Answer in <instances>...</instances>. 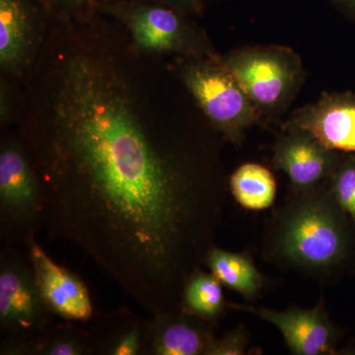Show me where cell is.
I'll list each match as a JSON object with an SVG mask.
<instances>
[{
  "label": "cell",
  "mask_w": 355,
  "mask_h": 355,
  "mask_svg": "<svg viewBox=\"0 0 355 355\" xmlns=\"http://www.w3.org/2000/svg\"><path fill=\"white\" fill-rule=\"evenodd\" d=\"M22 141L42 229L78 248L151 315L180 308L225 205L216 147L144 114L130 76L92 44L55 55Z\"/></svg>",
  "instance_id": "6da1fadb"
},
{
  "label": "cell",
  "mask_w": 355,
  "mask_h": 355,
  "mask_svg": "<svg viewBox=\"0 0 355 355\" xmlns=\"http://www.w3.org/2000/svg\"><path fill=\"white\" fill-rule=\"evenodd\" d=\"M266 237L268 257L301 272L328 275L355 253V226L324 183L291 191L272 216Z\"/></svg>",
  "instance_id": "7a4b0ae2"
},
{
  "label": "cell",
  "mask_w": 355,
  "mask_h": 355,
  "mask_svg": "<svg viewBox=\"0 0 355 355\" xmlns=\"http://www.w3.org/2000/svg\"><path fill=\"white\" fill-rule=\"evenodd\" d=\"M219 62L241 85L261 123L286 113L305 83L300 55L280 44L241 46L219 58Z\"/></svg>",
  "instance_id": "3957f363"
},
{
  "label": "cell",
  "mask_w": 355,
  "mask_h": 355,
  "mask_svg": "<svg viewBox=\"0 0 355 355\" xmlns=\"http://www.w3.org/2000/svg\"><path fill=\"white\" fill-rule=\"evenodd\" d=\"M42 300L27 247L4 245L0 254V354L19 355L53 323Z\"/></svg>",
  "instance_id": "277c9868"
},
{
  "label": "cell",
  "mask_w": 355,
  "mask_h": 355,
  "mask_svg": "<svg viewBox=\"0 0 355 355\" xmlns=\"http://www.w3.org/2000/svg\"><path fill=\"white\" fill-rule=\"evenodd\" d=\"M180 73L210 125L228 141L240 146L247 130L261 123L253 103L219 58H187Z\"/></svg>",
  "instance_id": "5b68a950"
},
{
  "label": "cell",
  "mask_w": 355,
  "mask_h": 355,
  "mask_svg": "<svg viewBox=\"0 0 355 355\" xmlns=\"http://www.w3.org/2000/svg\"><path fill=\"white\" fill-rule=\"evenodd\" d=\"M127 28L133 46L144 53H179L186 58L218 60L209 40L189 17L171 7L128 0L112 12Z\"/></svg>",
  "instance_id": "8992f818"
},
{
  "label": "cell",
  "mask_w": 355,
  "mask_h": 355,
  "mask_svg": "<svg viewBox=\"0 0 355 355\" xmlns=\"http://www.w3.org/2000/svg\"><path fill=\"white\" fill-rule=\"evenodd\" d=\"M42 229L38 177L22 139L0 149V235L4 245L27 247Z\"/></svg>",
  "instance_id": "52a82bcc"
},
{
  "label": "cell",
  "mask_w": 355,
  "mask_h": 355,
  "mask_svg": "<svg viewBox=\"0 0 355 355\" xmlns=\"http://www.w3.org/2000/svg\"><path fill=\"white\" fill-rule=\"evenodd\" d=\"M229 307L260 318L277 329L291 354L296 355L340 354L338 349L340 331L329 318L323 302L310 309L286 310L229 303Z\"/></svg>",
  "instance_id": "ba28073f"
},
{
  "label": "cell",
  "mask_w": 355,
  "mask_h": 355,
  "mask_svg": "<svg viewBox=\"0 0 355 355\" xmlns=\"http://www.w3.org/2000/svg\"><path fill=\"white\" fill-rule=\"evenodd\" d=\"M40 295L46 309L64 321L85 323L94 317L87 286L76 273L58 265L33 238L27 244Z\"/></svg>",
  "instance_id": "9c48e42d"
},
{
  "label": "cell",
  "mask_w": 355,
  "mask_h": 355,
  "mask_svg": "<svg viewBox=\"0 0 355 355\" xmlns=\"http://www.w3.org/2000/svg\"><path fill=\"white\" fill-rule=\"evenodd\" d=\"M282 130H304L331 150L355 155V93L324 92L295 110Z\"/></svg>",
  "instance_id": "30bf717a"
},
{
  "label": "cell",
  "mask_w": 355,
  "mask_h": 355,
  "mask_svg": "<svg viewBox=\"0 0 355 355\" xmlns=\"http://www.w3.org/2000/svg\"><path fill=\"white\" fill-rule=\"evenodd\" d=\"M340 155L309 132L282 130L273 146L272 164L288 178L291 191H303L324 183Z\"/></svg>",
  "instance_id": "8fae6325"
},
{
  "label": "cell",
  "mask_w": 355,
  "mask_h": 355,
  "mask_svg": "<svg viewBox=\"0 0 355 355\" xmlns=\"http://www.w3.org/2000/svg\"><path fill=\"white\" fill-rule=\"evenodd\" d=\"M44 14L38 0H0V65L6 73L31 64Z\"/></svg>",
  "instance_id": "7c38bea8"
},
{
  "label": "cell",
  "mask_w": 355,
  "mask_h": 355,
  "mask_svg": "<svg viewBox=\"0 0 355 355\" xmlns=\"http://www.w3.org/2000/svg\"><path fill=\"white\" fill-rule=\"evenodd\" d=\"M216 336L214 322L180 308L163 311L148 320L144 355H207Z\"/></svg>",
  "instance_id": "4fadbf2b"
},
{
  "label": "cell",
  "mask_w": 355,
  "mask_h": 355,
  "mask_svg": "<svg viewBox=\"0 0 355 355\" xmlns=\"http://www.w3.org/2000/svg\"><path fill=\"white\" fill-rule=\"evenodd\" d=\"M148 320L125 307L103 314L89 329L95 354L144 355Z\"/></svg>",
  "instance_id": "5bb4252c"
},
{
  "label": "cell",
  "mask_w": 355,
  "mask_h": 355,
  "mask_svg": "<svg viewBox=\"0 0 355 355\" xmlns=\"http://www.w3.org/2000/svg\"><path fill=\"white\" fill-rule=\"evenodd\" d=\"M205 265L221 282L247 300H253L263 287V275L246 254L232 253L212 247L205 259Z\"/></svg>",
  "instance_id": "9a60e30c"
},
{
  "label": "cell",
  "mask_w": 355,
  "mask_h": 355,
  "mask_svg": "<svg viewBox=\"0 0 355 355\" xmlns=\"http://www.w3.org/2000/svg\"><path fill=\"white\" fill-rule=\"evenodd\" d=\"M228 188L238 205L247 210L270 209L277 197L275 176L259 163L239 166L229 177Z\"/></svg>",
  "instance_id": "2e32d148"
},
{
  "label": "cell",
  "mask_w": 355,
  "mask_h": 355,
  "mask_svg": "<svg viewBox=\"0 0 355 355\" xmlns=\"http://www.w3.org/2000/svg\"><path fill=\"white\" fill-rule=\"evenodd\" d=\"M95 354L90 331L76 322L51 324L20 350L19 355Z\"/></svg>",
  "instance_id": "e0dca14e"
},
{
  "label": "cell",
  "mask_w": 355,
  "mask_h": 355,
  "mask_svg": "<svg viewBox=\"0 0 355 355\" xmlns=\"http://www.w3.org/2000/svg\"><path fill=\"white\" fill-rule=\"evenodd\" d=\"M222 286L211 272L198 268L184 282L180 309L207 321L216 322L228 306Z\"/></svg>",
  "instance_id": "ac0fdd59"
},
{
  "label": "cell",
  "mask_w": 355,
  "mask_h": 355,
  "mask_svg": "<svg viewBox=\"0 0 355 355\" xmlns=\"http://www.w3.org/2000/svg\"><path fill=\"white\" fill-rule=\"evenodd\" d=\"M128 0H38L49 15L58 20L86 22L99 14L114 12Z\"/></svg>",
  "instance_id": "d6986e66"
},
{
  "label": "cell",
  "mask_w": 355,
  "mask_h": 355,
  "mask_svg": "<svg viewBox=\"0 0 355 355\" xmlns=\"http://www.w3.org/2000/svg\"><path fill=\"white\" fill-rule=\"evenodd\" d=\"M329 190L355 226V155L342 153L330 178Z\"/></svg>",
  "instance_id": "ffe728a7"
},
{
  "label": "cell",
  "mask_w": 355,
  "mask_h": 355,
  "mask_svg": "<svg viewBox=\"0 0 355 355\" xmlns=\"http://www.w3.org/2000/svg\"><path fill=\"white\" fill-rule=\"evenodd\" d=\"M249 336L244 328L229 331L220 338H214L207 355H244L247 354Z\"/></svg>",
  "instance_id": "44dd1931"
},
{
  "label": "cell",
  "mask_w": 355,
  "mask_h": 355,
  "mask_svg": "<svg viewBox=\"0 0 355 355\" xmlns=\"http://www.w3.org/2000/svg\"><path fill=\"white\" fill-rule=\"evenodd\" d=\"M139 1L153 2L171 7L189 16L202 15L205 8V0H139Z\"/></svg>",
  "instance_id": "7402d4cb"
},
{
  "label": "cell",
  "mask_w": 355,
  "mask_h": 355,
  "mask_svg": "<svg viewBox=\"0 0 355 355\" xmlns=\"http://www.w3.org/2000/svg\"><path fill=\"white\" fill-rule=\"evenodd\" d=\"M334 7L345 17L355 21V0H330Z\"/></svg>",
  "instance_id": "603a6c76"
}]
</instances>
